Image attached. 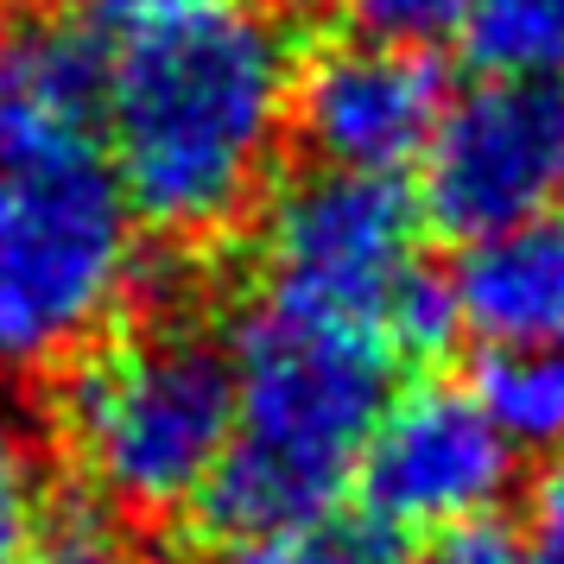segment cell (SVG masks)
Listing matches in <instances>:
<instances>
[{"label": "cell", "mask_w": 564, "mask_h": 564, "mask_svg": "<svg viewBox=\"0 0 564 564\" xmlns=\"http://www.w3.org/2000/svg\"><path fill=\"white\" fill-rule=\"evenodd\" d=\"M419 197L400 178H356L311 165L260 209V305L336 330L381 336L432 280L419 260Z\"/></svg>", "instance_id": "5"}, {"label": "cell", "mask_w": 564, "mask_h": 564, "mask_svg": "<svg viewBox=\"0 0 564 564\" xmlns=\"http://www.w3.org/2000/svg\"><path fill=\"white\" fill-rule=\"evenodd\" d=\"M89 20H115V26H140L153 13H172V7H191V0H77Z\"/></svg>", "instance_id": "18"}, {"label": "cell", "mask_w": 564, "mask_h": 564, "mask_svg": "<svg viewBox=\"0 0 564 564\" xmlns=\"http://www.w3.org/2000/svg\"><path fill=\"white\" fill-rule=\"evenodd\" d=\"M45 545V463L39 437L0 400V564H32Z\"/></svg>", "instance_id": "13"}, {"label": "cell", "mask_w": 564, "mask_h": 564, "mask_svg": "<svg viewBox=\"0 0 564 564\" xmlns=\"http://www.w3.org/2000/svg\"><path fill=\"white\" fill-rule=\"evenodd\" d=\"M235 432L229 343L165 311L108 330L57 381V437L77 482L128 520L204 508Z\"/></svg>", "instance_id": "4"}, {"label": "cell", "mask_w": 564, "mask_h": 564, "mask_svg": "<svg viewBox=\"0 0 564 564\" xmlns=\"http://www.w3.org/2000/svg\"><path fill=\"white\" fill-rule=\"evenodd\" d=\"M457 336L488 349H564V223L469 241L444 273Z\"/></svg>", "instance_id": "9"}, {"label": "cell", "mask_w": 564, "mask_h": 564, "mask_svg": "<svg viewBox=\"0 0 564 564\" xmlns=\"http://www.w3.org/2000/svg\"><path fill=\"white\" fill-rule=\"evenodd\" d=\"M463 45L482 77L564 89V0H476Z\"/></svg>", "instance_id": "12"}, {"label": "cell", "mask_w": 564, "mask_h": 564, "mask_svg": "<svg viewBox=\"0 0 564 564\" xmlns=\"http://www.w3.org/2000/svg\"><path fill=\"white\" fill-rule=\"evenodd\" d=\"M469 393L513 457H564V349H488Z\"/></svg>", "instance_id": "11"}, {"label": "cell", "mask_w": 564, "mask_h": 564, "mask_svg": "<svg viewBox=\"0 0 564 564\" xmlns=\"http://www.w3.org/2000/svg\"><path fill=\"white\" fill-rule=\"evenodd\" d=\"M140 285V223L102 133L0 121V375L70 368Z\"/></svg>", "instance_id": "3"}, {"label": "cell", "mask_w": 564, "mask_h": 564, "mask_svg": "<svg viewBox=\"0 0 564 564\" xmlns=\"http://www.w3.org/2000/svg\"><path fill=\"white\" fill-rule=\"evenodd\" d=\"M444 108L451 89L432 57L375 39H336L311 52L292 83V133L324 172L356 178H400L419 165Z\"/></svg>", "instance_id": "8"}, {"label": "cell", "mask_w": 564, "mask_h": 564, "mask_svg": "<svg viewBox=\"0 0 564 564\" xmlns=\"http://www.w3.org/2000/svg\"><path fill=\"white\" fill-rule=\"evenodd\" d=\"M513 457L469 387L425 381L393 393L356 463L361 520L375 533H444L463 520H495L513 488Z\"/></svg>", "instance_id": "7"}, {"label": "cell", "mask_w": 564, "mask_h": 564, "mask_svg": "<svg viewBox=\"0 0 564 564\" xmlns=\"http://www.w3.org/2000/svg\"><path fill=\"white\" fill-rule=\"evenodd\" d=\"M330 13L349 26V39L400 45V52H432L444 39H463L476 0H330Z\"/></svg>", "instance_id": "15"}, {"label": "cell", "mask_w": 564, "mask_h": 564, "mask_svg": "<svg viewBox=\"0 0 564 564\" xmlns=\"http://www.w3.org/2000/svg\"><path fill=\"white\" fill-rule=\"evenodd\" d=\"M406 564H527V552L501 520H463V527L412 539Z\"/></svg>", "instance_id": "16"}, {"label": "cell", "mask_w": 564, "mask_h": 564, "mask_svg": "<svg viewBox=\"0 0 564 564\" xmlns=\"http://www.w3.org/2000/svg\"><path fill=\"white\" fill-rule=\"evenodd\" d=\"M539 533L564 539V463L552 469V482H545V495H539Z\"/></svg>", "instance_id": "19"}, {"label": "cell", "mask_w": 564, "mask_h": 564, "mask_svg": "<svg viewBox=\"0 0 564 564\" xmlns=\"http://www.w3.org/2000/svg\"><path fill=\"white\" fill-rule=\"evenodd\" d=\"M32 564H165L153 545L115 533V527H70V533H45Z\"/></svg>", "instance_id": "17"}, {"label": "cell", "mask_w": 564, "mask_h": 564, "mask_svg": "<svg viewBox=\"0 0 564 564\" xmlns=\"http://www.w3.org/2000/svg\"><path fill=\"white\" fill-rule=\"evenodd\" d=\"M292 32L254 0H191L108 52L102 153L140 229L216 241L260 209L292 140Z\"/></svg>", "instance_id": "1"}, {"label": "cell", "mask_w": 564, "mask_h": 564, "mask_svg": "<svg viewBox=\"0 0 564 564\" xmlns=\"http://www.w3.org/2000/svg\"><path fill=\"white\" fill-rule=\"evenodd\" d=\"M108 45L89 20H39L0 52V121L57 133H102Z\"/></svg>", "instance_id": "10"}, {"label": "cell", "mask_w": 564, "mask_h": 564, "mask_svg": "<svg viewBox=\"0 0 564 564\" xmlns=\"http://www.w3.org/2000/svg\"><path fill=\"white\" fill-rule=\"evenodd\" d=\"M229 361L235 432L204 495V520L235 545L336 513L393 400L400 356L381 336L260 305L229 343Z\"/></svg>", "instance_id": "2"}, {"label": "cell", "mask_w": 564, "mask_h": 564, "mask_svg": "<svg viewBox=\"0 0 564 564\" xmlns=\"http://www.w3.org/2000/svg\"><path fill=\"white\" fill-rule=\"evenodd\" d=\"M223 564H393L387 533H375L368 520H305V527H280V533L235 539Z\"/></svg>", "instance_id": "14"}, {"label": "cell", "mask_w": 564, "mask_h": 564, "mask_svg": "<svg viewBox=\"0 0 564 564\" xmlns=\"http://www.w3.org/2000/svg\"><path fill=\"white\" fill-rule=\"evenodd\" d=\"M7 20H13V0H0V52H7Z\"/></svg>", "instance_id": "21"}, {"label": "cell", "mask_w": 564, "mask_h": 564, "mask_svg": "<svg viewBox=\"0 0 564 564\" xmlns=\"http://www.w3.org/2000/svg\"><path fill=\"white\" fill-rule=\"evenodd\" d=\"M419 216L451 241L545 223L564 204V89L482 77L451 96L425 147Z\"/></svg>", "instance_id": "6"}, {"label": "cell", "mask_w": 564, "mask_h": 564, "mask_svg": "<svg viewBox=\"0 0 564 564\" xmlns=\"http://www.w3.org/2000/svg\"><path fill=\"white\" fill-rule=\"evenodd\" d=\"M527 564H564V539L539 533V552H527Z\"/></svg>", "instance_id": "20"}]
</instances>
